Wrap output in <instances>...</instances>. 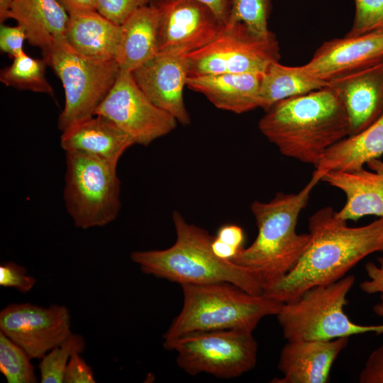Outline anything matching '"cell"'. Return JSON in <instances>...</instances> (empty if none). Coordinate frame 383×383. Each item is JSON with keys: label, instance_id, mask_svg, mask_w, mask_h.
I'll return each instance as SVG.
<instances>
[{"label": "cell", "instance_id": "cell-1", "mask_svg": "<svg viewBox=\"0 0 383 383\" xmlns=\"http://www.w3.org/2000/svg\"><path fill=\"white\" fill-rule=\"evenodd\" d=\"M309 245L298 262L264 294L282 303L294 301L310 288L344 277L370 254L383 252V217L350 227L326 206L309 218Z\"/></svg>", "mask_w": 383, "mask_h": 383}, {"label": "cell", "instance_id": "cell-2", "mask_svg": "<svg viewBox=\"0 0 383 383\" xmlns=\"http://www.w3.org/2000/svg\"><path fill=\"white\" fill-rule=\"evenodd\" d=\"M258 128L283 155L314 167L350 134L346 110L327 86L275 103L265 111Z\"/></svg>", "mask_w": 383, "mask_h": 383}, {"label": "cell", "instance_id": "cell-3", "mask_svg": "<svg viewBox=\"0 0 383 383\" xmlns=\"http://www.w3.org/2000/svg\"><path fill=\"white\" fill-rule=\"evenodd\" d=\"M318 182L311 177L297 193L278 192L267 202L254 201L250 205L257 237L231 260L248 269L264 292L289 274L309 245V233L299 234L296 228L298 217Z\"/></svg>", "mask_w": 383, "mask_h": 383}, {"label": "cell", "instance_id": "cell-4", "mask_svg": "<svg viewBox=\"0 0 383 383\" xmlns=\"http://www.w3.org/2000/svg\"><path fill=\"white\" fill-rule=\"evenodd\" d=\"M172 221L176 240L172 246L131 253V260L143 273L180 285L225 282L252 294H264L262 287L248 269L213 253L211 242L214 236L188 223L177 211H173Z\"/></svg>", "mask_w": 383, "mask_h": 383}, {"label": "cell", "instance_id": "cell-5", "mask_svg": "<svg viewBox=\"0 0 383 383\" xmlns=\"http://www.w3.org/2000/svg\"><path fill=\"white\" fill-rule=\"evenodd\" d=\"M183 305L162 338L220 330L253 332L265 316L277 315L282 304L265 294H252L230 282L180 285Z\"/></svg>", "mask_w": 383, "mask_h": 383}, {"label": "cell", "instance_id": "cell-6", "mask_svg": "<svg viewBox=\"0 0 383 383\" xmlns=\"http://www.w3.org/2000/svg\"><path fill=\"white\" fill-rule=\"evenodd\" d=\"M353 275L305 291L298 299L282 304L276 315L287 341L331 340L367 333H383V324L362 326L351 321L343 310L354 285Z\"/></svg>", "mask_w": 383, "mask_h": 383}, {"label": "cell", "instance_id": "cell-7", "mask_svg": "<svg viewBox=\"0 0 383 383\" xmlns=\"http://www.w3.org/2000/svg\"><path fill=\"white\" fill-rule=\"evenodd\" d=\"M42 52L64 88L65 105L57 121L62 133L94 116L120 68L115 60H96L79 53L65 38Z\"/></svg>", "mask_w": 383, "mask_h": 383}, {"label": "cell", "instance_id": "cell-8", "mask_svg": "<svg viewBox=\"0 0 383 383\" xmlns=\"http://www.w3.org/2000/svg\"><path fill=\"white\" fill-rule=\"evenodd\" d=\"M64 200L76 227H102L120 211L121 182L117 165L76 152H67Z\"/></svg>", "mask_w": 383, "mask_h": 383}, {"label": "cell", "instance_id": "cell-9", "mask_svg": "<svg viewBox=\"0 0 383 383\" xmlns=\"http://www.w3.org/2000/svg\"><path fill=\"white\" fill-rule=\"evenodd\" d=\"M177 354V365L188 374L207 373L218 378L239 377L257 362V344L252 332L220 330L187 333L164 340Z\"/></svg>", "mask_w": 383, "mask_h": 383}, {"label": "cell", "instance_id": "cell-10", "mask_svg": "<svg viewBox=\"0 0 383 383\" xmlns=\"http://www.w3.org/2000/svg\"><path fill=\"white\" fill-rule=\"evenodd\" d=\"M189 77L223 73H263L279 61V45L274 33L252 32L243 23H225L206 45L186 55Z\"/></svg>", "mask_w": 383, "mask_h": 383}, {"label": "cell", "instance_id": "cell-11", "mask_svg": "<svg viewBox=\"0 0 383 383\" xmlns=\"http://www.w3.org/2000/svg\"><path fill=\"white\" fill-rule=\"evenodd\" d=\"M94 115L113 122L135 144L148 146L175 129L177 121L155 105L141 90L132 72L121 70Z\"/></svg>", "mask_w": 383, "mask_h": 383}, {"label": "cell", "instance_id": "cell-12", "mask_svg": "<svg viewBox=\"0 0 383 383\" xmlns=\"http://www.w3.org/2000/svg\"><path fill=\"white\" fill-rule=\"evenodd\" d=\"M0 332L32 359H41L72 333L70 312L59 304L44 307L30 303L10 304L0 311Z\"/></svg>", "mask_w": 383, "mask_h": 383}, {"label": "cell", "instance_id": "cell-13", "mask_svg": "<svg viewBox=\"0 0 383 383\" xmlns=\"http://www.w3.org/2000/svg\"><path fill=\"white\" fill-rule=\"evenodd\" d=\"M152 4L159 10L158 53L186 55L209 44L225 24L196 0Z\"/></svg>", "mask_w": 383, "mask_h": 383}, {"label": "cell", "instance_id": "cell-14", "mask_svg": "<svg viewBox=\"0 0 383 383\" xmlns=\"http://www.w3.org/2000/svg\"><path fill=\"white\" fill-rule=\"evenodd\" d=\"M132 74L155 105L171 114L182 126L190 124V115L183 97L189 77L186 55L157 53Z\"/></svg>", "mask_w": 383, "mask_h": 383}, {"label": "cell", "instance_id": "cell-15", "mask_svg": "<svg viewBox=\"0 0 383 383\" xmlns=\"http://www.w3.org/2000/svg\"><path fill=\"white\" fill-rule=\"evenodd\" d=\"M342 101L356 135L383 115V59L327 82Z\"/></svg>", "mask_w": 383, "mask_h": 383}, {"label": "cell", "instance_id": "cell-16", "mask_svg": "<svg viewBox=\"0 0 383 383\" xmlns=\"http://www.w3.org/2000/svg\"><path fill=\"white\" fill-rule=\"evenodd\" d=\"M382 59L383 33H372L326 41L304 65L312 76L328 82Z\"/></svg>", "mask_w": 383, "mask_h": 383}, {"label": "cell", "instance_id": "cell-17", "mask_svg": "<svg viewBox=\"0 0 383 383\" xmlns=\"http://www.w3.org/2000/svg\"><path fill=\"white\" fill-rule=\"evenodd\" d=\"M349 337L331 340H291L283 346L278 361L282 377L272 383H326L331 367L346 348Z\"/></svg>", "mask_w": 383, "mask_h": 383}, {"label": "cell", "instance_id": "cell-18", "mask_svg": "<svg viewBox=\"0 0 383 383\" xmlns=\"http://www.w3.org/2000/svg\"><path fill=\"white\" fill-rule=\"evenodd\" d=\"M366 165L370 170L330 171L321 179L345 194V203L336 215L347 221L366 216L383 217V161L372 159Z\"/></svg>", "mask_w": 383, "mask_h": 383}, {"label": "cell", "instance_id": "cell-19", "mask_svg": "<svg viewBox=\"0 0 383 383\" xmlns=\"http://www.w3.org/2000/svg\"><path fill=\"white\" fill-rule=\"evenodd\" d=\"M262 73H223L188 77L187 87L218 109L240 114L260 108Z\"/></svg>", "mask_w": 383, "mask_h": 383}, {"label": "cell", "instance_id": "cell-20", "mask_svg": "<svg viewBox=\"0 0 383 383\" xmlns=\"http://www.w3.org/2000/svg\"><path fill=\"white\" fill-rule=\"evenodd\" d=\"M135 143L131 138L106 117L94 115L62 133L60 146L65 152L89 155L117 165Z\"/></svg>", "mask_w": 383, "mask_h": 383}, {"label": "cell", "instance_id": "cell-21", "mask_svg": "<svg viewBox=\"0 0 383 383\" xmlns=\"http://www.w3.org/2000/svg\"><path fill=\"white\" fill-rule=\"evenodd\" d=\"M69 17L58 0H12L8 14L24 29L29 44L42 51L65 38Z\"/></svg>", "mask_w": 383, "mask_h": 383}, {"label": "cell", "instance_id": "cell-22", "mask_svg": "<svg viewBox=\"0 0 383 383\" xmlns=\"http://www.w3.org/2000/svg\"><path fill=\"white\" fill-rule=\"evenodd\" d=\"M159 10L154 4L134 11L121 24L115 60L121 70L132 72L158 53Z\"/></svg>", "mask_w": 383, "mask_h": 383}, {"label": "cell", "instance_id": "cell-23", "mask_svg": "<svg viewBox=\"0 0 383 383\" xmlns=\"http://www.w3.org/2000/svg\"><path fill=\"white\" fill-rule=\"evenodd\" d=\"M65 39L75 50L91 58L115 60L121 25L97 11L69 14Z\"/></svg>", "mask_w": 383, "mask_h": 383}, {"label": "cell", "instance_id": "cell-24", "mask_svg": "<svg viewBox=\"0 0 383 383\" xmlns=\"http://www.w3.org/2000/svg\"><path fill=\"white\" fill-rule=\"evenodd\" d=\"M383 155V115L362 132L348 136L326 151L314 167L319 181L328 172L355 170Z\"/></svg>", "mask_w": 383, "mask_h": 383}, {"label": "cell", "instance_id": "cell-25", "mask_svg": "<svg viewBox=\"0 0 383 383\" xmlns=\"http://www.w3.org/2000/svg\"><path fill=\"white\" fill-rule=\"evenodd\" d=\"M327 84L312 76L304 65L292 67L274 62L262 73L260 108L265 111L281 100L322 89Z\"/></svg>", "mask_w": 383, "mask_h": 383}, {"label": "cell", "instance_id": "cell-26", "mask_svg": "<svg viewBox=\"0 0 383 383\" xmlns=\"http://www.w3.org/2000/svg\"><path fill=\"white\" fill-rule=\"evenodd\" d=\"M45 60L34 58L23 52L13 58L11 64L0 72V81L7 87L54 96V90L46 79Z\"/></svg>", "mask_w": 383, "mask_h": 383}, {"label": "cell", "instance_id": "cell-27", "mask_svg": "<svg viewBox=\"0 0 383 383\" xmlns=\"http://www.w3.org/2000/svg\"><path fill=\"white\" fill-rule=\"evenodd\" d=\"M30 356L0 332V372L8 383H36L38 379Z\"/></svg>", "mask_w": 383, "mask_h": 383}, {"label": "cell", "instance_id": "cell-28", "mask_svg": "<svg viewBox=\"0 0 383 383\" xmlns=\"http://www.w3.org/2000/svg\"><path fill=\"white\" fill-rule=\"evenodd\" d=\"M86 342L79 334L71 333L62 343L50 350L38 365L41 383H62L64 374L71 355L82 353Z\"/></svg>", "mask_w": 383, "mask_h": 383}, {"label": "cell", "instance_id": "cell-29", "mask_svg": "<svg viewBox=\"0 0 383 383\" xmlns=\"http://www.w3.org/2000/svg\"><path fill=\"white\" fill-rule=\"evenodd\" d=\"M274 0H231L229 15L226 23H243L252 32L265 35Z\"/></svg>", "mask_w": 383, "mask_h": 383}, {"label": "cell", "instance_id": "cell-30", "mask_svg": "<svg viewBox=\"0 0 383 383\" xmlns=\"http://www.w3.org/2000/svg\"><path fill=\"white\" fill-rule=\"evenodd\" d=\"M355 13L348 36L383 33V0H354Z\"/></svg>", "mask_w": 383, "mask_h": 383}, {"label": "cell", "instance_id": "cell-31", "mask_svg": "<svg viewBox=\"0 0 383 383\" xmlns=\"http://www.w3.org/2000/svg\"><path fill=\"white\" fill-rule=\"evenodd\" d=\"M35 277L28 274L27 270L14 262L0 265V286L13 288L21 293L30 292L35 285Z\"/></svg>", "mask_w": 383, "mask_h": 383}, {"label": "cell", "instance_id": "cell-32", "mask_svg": "<svg viewBox=\"0 0 383 383\" xmlns=\"http://www.w3.org/2000/svg\"><path fill=\"white\" fill-rule=\"evenodd\" d=\"M153 0H98L96 11L116 24H122L138 9Z\"/></svg>", "mask_w": 383, "mask_h": 383}, {"label": "cell", "instance_id": "cell-33", "mask_svg": "<svg viewBox=\"0 0 383 383\" xmlns=\"http://www.w3.org/2000/svg\"><path fill=\"white\" fill-rule=\"evenodd\" d=\"M26 40L24 29L19 25L9 26L1 24L0 50L14 58L23 50V43Z\"/></svg>", "mask_w": 383, "mask_h": 383}, {"label": "cell", "instance_id": "cell-34", "mask_svg": "<svg viewBox=\"0 0 383 383\" xmlns=\"http://www.w3.org/2000/svg\"><path fill=\"white\" fill-rule=\"evenodd\" d=\"M81 354L75 352L71 355L65 371L64 383L96 382L93 369Z\"/></svg>", "mask_w": 383, "mask_h": 383}, {"label": "cell", "instance_id": "cell-35", "mask_svg": "<svg viewBox=\"0 0 383 383\" xmlns=\"http://www.w3.org/2000/svg\"><path fill=\"white\" fill-rule=\"evenodd\" d=\"M360 383H383V344L368 357L359 376Z\"/></svg>", "mask_w": 383, "mask_h": 383}, {"label": "cell", "instance_id": "cell-36", "mask_svg": "<svg viewBox=\"0 0 383 383\" xmlns=\"http://www.w3.org/2000/svg\"><path fill=\"white\" fill-rule=\"evenodd\" d=\"M378 265L372 262L365 265L369 280L360 283L361 290L367 294H383V257L377 258Z\"/></svg>", "mask_w": 383, "mask_h": 383}, {"label": "cell", "instance_id": "cell-37", "mask_svg": "<svg viewBox=\"0 0 383 383\" xmlns=\"http://www.w3.org/2000/svg\"><path fill=\"white\" fill-rule=\"evenodd\" d=\"M216 237L222 242L238 250L243 248L245 239L242 228L233 224L221 226L218 229Z\"/></svg>", "mask_w": 383, "mask_h": 383}, {"label": "cell", "instance_id": "cell-38", "mask_svg": "<svg viewBox=\"0 0 383 383\" xmlns=\"http://www.w3.org/2000/svg\"><path fill=\"white\" fill-rule=\"evenodd\" d=\"M167 0H153L152 3L155 2H159V1H163ZM209 8H210L214 13L216 15V16L218 18V19L223 22V23H226L227 22L228 15H229V11H230V6H231V0H196Z\"/></svg>", "mask_w": 383, "mask_h": 383}, {"label": "cell", "instance_id": "cell-39", "mask_svg": "<svg viewBox=\"0 0 383 383\" xmlns=\"http://www.w3.org/2000/svg\"><path fill=\"white\" fill-rule=\"evenodd\" d=\"M69 14L96 11L98 0H58Z\"/></svg>", "mask_w": 383, "mask_h": 383}, {"label": "cell", "instance_id": "cell-40", "mask_svg": "<svg viewBox=\"0 0 383 383\" xmlns=\"http://www.w3.org/2000/svg\"><path fill=\"white\" fill-rule=\"evenodd\" d=\"M211 249L218 257L226 260H231L239 250L222 242L216 236L213 237L211 242Z\"/></svg>", "mask_w": 383, "mask_h": 383}, {"label": "cell", "instance_id": "cell-41", "mask_svg": "<svg viewBox=\"0 0 383 383\" xmlns=\"http://www.w3.org/2000/svg\"><path fill=\"white\" fill-rule=\"evenodd\" d=\"M12 0H0V22L1 24L8 19V14Z\"/></svg>", "mask_w": 383, "mask_h": 383}, {"label": "cell", "instance_id": "cell-42", "mask_svg": "<svg viewBox=\"0 0 383 383\" xmlns=\"http://www.w3.org/2000/svg\"><path fill=\"white\" fill-rule=\"evenodd\" d=\"M380 298L381 302L374 306L373 310L377 315L383 317V294H381Z\"/></svg>", "mask_w": 383, "mask_h": 383}]
</instances>
